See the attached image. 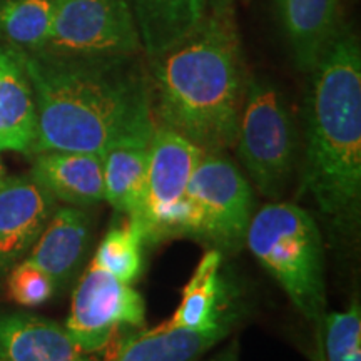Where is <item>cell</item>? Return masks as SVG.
<instances>
[{"mask_svg":"<svg viewBox=\"0 0 361 361\" xmlns=\"http://www.w3.org/2000/svg\"><path fill=\"white\" fill-rule=\"evenodd\" d=\"M202 152L173 129L156 124L141 192L128 214L142 245L200 236L201 214L189 197L188 184Z\"/></svg>","mask_w":361,"mask_h":361,"instance_id":"obj_5","label":"cell"},{"mask_svg":"<svg viewBox=\"0 0 361 361\" xmlns=\"http://www.w3.org/2000/svg\"><path fill=\"white\" fill-rule=\"evenodd\" d=\"M149 61L159 126L204 152L234 147L247 79L229 7L204 13L188 37Z\"/></svg>","mask_w":361,"mask_h":361,"instance_id":"obj_1","label":"cell"},{"mask_svg":"<svg viewBox=\"0 0 361 361\" xmlns=\"http://www.w3.org/2000/svg\"><path fill=\"white\" fill-rule=\"evenodd\" d=\"M233 0H214V7H229Z\"/></svg>","mask_w":361,"mask_h":361,"instance_id":"obj_25","label":"cell"},{"mask_svg":"<svg viewBox=\"0 0 361 361\" xmlns=\"http://www.w3.org/2000/svg\"><path fill=\"white\" fill-rule=\"evenodd\" d=\"M144 318L142 296L90 263L74 291L66 329L80 350L96 353L109 345L117 329L141 328Z\"/></svg>","mask_w":361,"mask_h":361,"instance_id":"obj_9","label":"cell"},{"mask_svg":"<svg viewBox=\"0 0 361 361\" xmlns=\"http://www.w3.org/2000/svg\"><path fill=\"white\" fill-rule=\"evenodd\" d=\"M238 341H231L223 351L216 353L209 361H239Z\"/></svg>","mask_w":361,"mask_h":361,"instance_id":"obj_24","label":"cell"},{"mask_svg":"<svg viewBox=\"0 0 361 361\" xmlns=\"http://www.w3.org/2000/svg\"><path fill=\"white\" fill-rule=\"evenodd\" d=\"M234 146L256 189L268 200H281L296 168V130L281 94L268 80H246Z\"/></svg>","mask_w":361,"mask_h":361,"instance_id":"obj_7","label":"cell"},{"mask_svg":"<svg viewBox=\"0 0 361 361\" xmlns=\"http://www.w3.org/2000/svg\"><path fill=\"white\" fill-rule=\"evenodd\" d=\"M323 358L324 361H361V311L353 301L341 313L324 314Z\"/></svg>","mask_w":361,"mask_h":361,"instance_id":"obj_22","label":"cell"},{"mask_svg":"<svg viewBox=\"0 0 361 361\" xmlns=\"http://www.w3.org/2000/svg\"><path fill=\"white\" fill-rule=\"evenodd\" d=\"M306 102L301 183L338 238H353L361 209V54L350 32L316 62Z\"/></svg>","mask_w":361,"mask_h":361,"instance_id":"obj_2","label":"cell"},{"mask_svg":"<svg viewBox=\"0 0 361 361\" xmlns=\"http://www.w3.org/2000/svg\"><path fill=\"white\" fill-rule=\"evenodd\" d=\"M56 200L29 176L4 178L0 183V278L32 250Z\"/></svg>","mask_w":361,"mask_h":361,"instance_id":"obj_10","label":"cell"},{"mask_svg":"<svg viewBox=\"0 0 361 361\" xmlns=\"http://www.w3.org/2000/svg\"><path fill=\"white\" fill-rule=\"evenodd\" d=\"M89 243V216L80 207L62 206L54 209L25 259L47 273L56 288L64 286L82 266Z\"/></svg>","mask_w":361,"mask_h":361,"instance_id":"obj_12","label":"cell"},{"mask_svg":"<svg viewBox=\"0 0 361 361\" xmlns=\"http://www.w3.org/2000/svg\"><path fill=\"white\" fill-rule=\"evenodd\" d=\"M0 361H90L66 326L35 314L0 316Z\"/></svg>","mask_w":361,"mask_h":361,"instance_id":"obj_14","label":"cell"},{"mask_svg":"<svg viewBox=\"0 0 361 361\" xmlns=\"http://www.w3.org/2000/svg\"><path fill=\"white\" fill-rule=\"evenodd\" d=\"M128 4L149 59L188 37L207 8V0H128Z\"/></svg>","mask_w":361,"mask_h":361,"instance_id":"obj_18","label":"cell"},{"mask_svg":"<svg viewBox=\"0 0 361 361\" xmlns=\"http://www.w3.org/2000/svg\"><path fill=\"white\" fill-rule=\"evenodd\" d=\"M142 51L128 0H54L51 34L37 56L74 64H126Z\"/></svg>","mask_w":361,"mask_h":361,"instance_id":"obj_6","label":"cell"},{"mask_svg":"<svg viewBox=\"0 0 361 361\" xmlns=\"http://www.w3.org/2000/svg\"><path fill=\"white\" fill-rule=\"evenodd\" d=\"M142 239L130 226H116L97 247L90 263L119 279L121 283L133 284L142 271Z\"/></svg>","mask_w":361,"mask_h":361,"instance_id":"obj_21","label":"cell"},{"mask_svg":"<svg viewBox=\"0 0 361 361\" xmlns=\"http://www.w3.org/2000/svg\"><path fill=\"white\" fill-rule=\"evenodd\" d=\"M4 179V168H2V162H0V183H2Z\"/></svg>","mask_w":361,"mask_h":361,"instance_id":"obj_26","label":"cell"},{"mask_svg":"<svg viewBox=\"0 0 361 361\" xmlns=\"http://www.w3.org/2000/svg\"><path fill=\"white\" fill-rule=\"evenodd\" d=\"M7 291L17 305L32 308L51 300L56 284L47 273L24 258L7 273Z\"/></svg>","mask_w":361,"mask_h":361,"instance_id":"obj_23","label":"cell"},{"mask_svg":"<svg viewBox=\"0 0 361 361\" xmlns=\"http://www.w3.org/2000/svg\"><path fill=\"white\" fill-rule=\"evenodd\" d=\"M34 87L37 129L30 154L94 152L129 129L154 119L149 85L130 62L74 64L22 52Z\"/></svg>","mask_w":361,"mask_h":361,"instance_id":"obj_3","label":"cell"},{"mask_svg":"<svg viewBox=\"0 0 361 361\" xmlns=\"http://www.w3.org/2000/svg\"><path fill=\"white\" fill-rule=\"evenodd\" d=\"M296 310L316 324L326 314L323 238L313 216L291 202H273L252 214L246 241Z\"/></svg>","mask_w":361,"mask_h":361,"instance_id":"obj_4","label":"cell"},{"mask_svg":"<svg viewBox=\"0 0 361 361\" xmlns=\"http://www.w3.org/2000/svg\"><path fill=\"white\" fill-rule=\"evenodd\" d=\"M154 129V119L144 121L117 137L104 151V200L119 213L129 214L137 201Z\"/></svg>","mask_w":361,"mask_h":361,"instance_id":"obj_15","label":"cell"},{"mask_svg":"<svg viewBox=\"0 0 361 361\" xmlns=\"http://www.w3.org/2000/svg\"><path fill=\"white\" fill-rule=\"evenodd\" d=\"M300 69L311 71L340 32V0H279Z\"/></svg>","mask_w":361,"mask_h":361,"instance_id":"obj_17","label":"cell"},{"mask_svg":"<svg viewBox=\"0 0 361 361\" xmlns=\"http://www.w3.org/2000/svg\"><path fill=\"white\" fill-rule=\"evenodd\" d=\"M188 194L201 214L200 236L218 250H241L255 214V194L238 166L223 152H202Z\"/></svg>","mask_w":361,"mask_h":361,"instance_id":"obj_8","label":"cell"},{"mask_svg":"<svg viewBox=\"0 0 361 361\" xmlns=\"http://www.w3.org/2000/svg\"><path fill=\"white\" fill-rule=\"evenodd\" d=\"M233 323V314L204 329L174 328L164 323L124 340L114 361H197L231 331Z\"/></svg>","mask_w":361,"mask_h":361,"instance_id":"obj_16","label":"cell"},{"mask_svg":"<svg viewBox=\"0 0 361 361\" xmlns=\"http://www.w3.org/2000/svg\"><path fill=\"white\" fill-rule=\"evenodd\" d=\"M54 0H0V40L39 54L51 34Z\"/></svg>","mask_w":361,"mask_h":361,"instance_id":"obj_20","label":"cell"},{"mask_svg":"<svg viewBox=\"0 0 361 361\" xmlns=\"http://www.w3.org/2000/svg\"><path fill=\"white\" fill-rule=\"evenodd\" d=\"M221 251H207L183 291V300L168 326L204 329L218 324L224 318L221 308L223 286L219 278Z\"/></svg>","mask_w":361,"mask_h":361,"instance_id":"obj_19","label":"cell"},{"mask_svg":"<svg viewBox=\"0 0 361 361\" xmlns=\"http://www.w3.org/2000/svg\"><path fill=\"white\" fill-rule=\"evenodd\" d=\"M32 178L54 200L85 207L104 200L102 154L49 151L35 154Z\"/></svg>","mask_w":361,"mask_h":361,"instance_id":"obj_13","label":"cell"},{"mask_svg":"<svg viewBox=\"0 0 361 361\" xmlns=\"http://www.w3.org/2000/svg\"><path fill=\"white\" fill-rule=\"evenodd\" d=\"M37 129L34 87L17 49L0 42V151L30 154Z\"/></svg>","mask_w":361,"mask_h":361,"instance_id":"obj_11","label":"cell"}]
</instances>
